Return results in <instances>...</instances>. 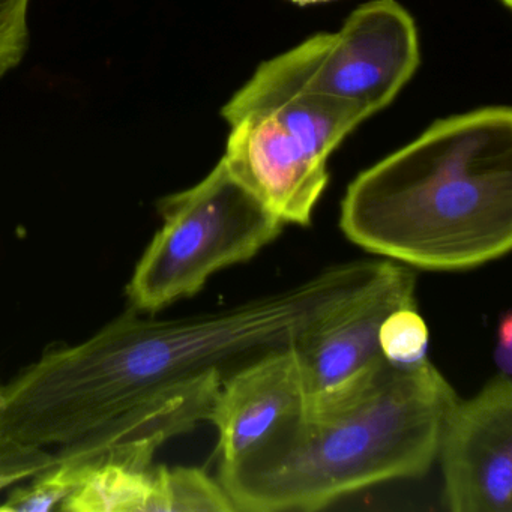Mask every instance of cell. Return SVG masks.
I'll return each instance as SVG.
<instances>
[{
  "mask_svg": "<svg viewBox=\"0 0 512 512\" xmlns=\"http://www.w3.org/2000/svg\"><path fill=\"white\" fill-rule=\"evenodd\" d=\"M292 332L280 296L215 313L160 320L133 307L73 346L55 347L0 389V427L56 449L206 371L286 346Z\"/></svg>",
  "mask_w": 512,
  "mask_h": 512,
  "instance_id": "6da1fadb",
  "label": "cell"
},
{
  "mask_svg": "<svg viewBox=\"0 0 512 512\" xmlns=\"http://www.w3.org/2000/svg\"><path fill=\"white\" fill-rule=\"evenodd\" d=\"M458 395L430 359L383 361L340 395L304 404L217 481L241 512L319 511L371 485L425 475Z\"/></svg>",
  "mask_w": 512,
  "mask_h": 512,
  "instance_id": "7a4b0ae2",
  "label": "cell"
},
{
  "mask_svg": "<svg viewBox=\"0 0 512 512\" xmlns=\"http://www.w3.org/2000/svg\"><path fill=\"white\" fill-rule=\"evenodd\" d=\"M349 241L391 262L464 271L512 248V110L436 121L359 173L341 200Z\"/></svg>",
  "mask_w": 512,
  "mask_h": 512,
  "instance_id": "3957f363",
  "label": "cell"
},
{
  "mask_svg": "<svg viewBox=\"0 0 512 512\" xmlns=\"http://www.w3.org/2000/svg\"><path fill=\"white\" fill-rule=\"evenodd\" d=\"M158 212L163 226L127 286L130 307L149 316L193 298L221 269L253 259L286 226L223 158L199 184L163 197Z\"/></svg>",
  "mask_w": 512,
  "mask_h": 512,
  "instance_id": "277c9868",
  "label": "cell"
},
{
  "mask_svg": "<svg viewBox=\"0 0 512 512\" xmlns=\"http://www.w3.org/2000/svg\"><path fill=\"white\" fill-rule=\"evenodd\" d=\"M419 65L418 29L395 0H373L353 11L334 34H317L263 62L223 107L226 121L296 95L326 98L364 110L385 109Z\"/></svg>",
  "mask_w": 512,
  "mask_h": 512,
  "instance_id": "5b68a950",
  "label": "cell"
},
{
  "mask_svg": "<svg viewBox=\"0 0 512 512\" xmlns=\"http://www.w3.org/2000/svg\"><path fill=\"white\" fill-rule=\"evenodd\" d=\"M367 118L359 107L311 95L260 104L227 121L223 160L284 224L310 226L328 158Z\"/></svg>",
  "mask_w": 512,
  "mask_h": 512,
  "instance_id": "8992f818",
  "label": "cell"
},
{
  "mask_svg": "<svg viewBox=\"0 0 512 512\" xmlns=\"http://www.w3.org/2000/svg\"><path fill=\"white\" fill-rule=\"evenodd\" d=\"M452 512H512V380L497 374L449 409L437 457Z\"/></svg>",
  "mask_w": 512,
  "mask_h": 512,
  "instance_id": "52a82bcc",
  "label": "cell"
},
{
  "mask_svg": "<svg viewBox=\"0 0 512 512\" xmlns=\"http://www.w3.org/2000/svg\"><path fill=\"white\" fill-rule=\"evenodd\" d=\"M404 307H416L415 271L385 260L353 301L295 344L307 388L305 403L338 394L385 361L380 326Z\"/></svg>",
  "mask_w": 512,
  "mask_h": 512,
  "instance_id": "ba28073f",
  "label": "cell"
},
{
  "mask_svg": "<svg viewBox=\"0 0 512 512\" xmlns=\"http://www.w3.org/2000/svg\"><path fill=\"white\" fill-rule=\"evenodd\" d=\"M223 379L221 371H206L149 403L109 419L56 448L52 469L74 493L86 475L98 467L151 466L155 452L164 443L208 421Z\"/></svg>",
  "mask_w": 512,
  "mask_h": 512,
  "instance_id": "9c48e42d",
  "label": "cell"
},
{
  "mask_svg": "<svg viewBox=\"0 0 512 512\" xmlns=\"http://www.w3.org/2000/svg\"><path fill=\"white\" fill-rule=\"evenodd\" d=\"M305 398L295 346L271 350L224 376L208 416L218 430L220 464L238 460L278 424L301 412Z\"/></svg>",
  "mask_w": 512,
  "mask_h": 512,
  "instance_id": "30bf717a",
  "label": "cell"
},
{
  "mask_svg": "<svg viewBox=\"0 0 512 512\" xmlns=\"http://www.w3.org/2000/svg\"><path fill=\"white\" fill-rule=\"evenodd\" d=\"M217 479L199 467H130L92 470L62 503L65 512H233Z\"/></svg>",
  "mask_w": 512,
  "mask_h": 512,
  "instance_id": "8fae6325",
  "label": "cell"
},
{
  "mask_svg": "<svg viewBox=\"0 0 512 512\" xmlns=\"http://www.w3.org/2000/svg\"><path fill=\"white\" fill-rule=\"evenodd\" d=\"M427 323L416 307L398 308L392 311L379 331V346L383 358L398 367H410L427 358Z\"/></svg>",
  "mask_w": 512,
  "mask_h": 512,
  "instance_id": "7c38bea8",
  "label": "cell"
},
{
  "mask_svg": "<svg viewBox=\"0 0 512 512\" xmlns=\"http://www.w3.org/2000/svg\"><path fill=\"white\" fill-rule=\"evenodd\" d=\"M32 0H0V80L25 61L31 46Z\"/></svg>",
  "mask_w": 512,
  "mask_h": 512,
  "instance_id": "4fadbf2b",
  "label": "cell"
},
{
  "mask_svg": "<svg viewBox=\"0 0 512 512\" xmlns=\"http://www.w3.org/2000/svg\"><path fill=\"white\" fill-rule=\"evenodd\" d=\"M53 463V451L20 442L0 427V491L29 481Z\"/></svg>",
  "mask_w": 512,
  "mask_h": 512,
  "instance_id": "5bb4252c",
  "label": "cell"
},
{
  "mask_svg": "<svg viewBox=\"0 0 512 512\" xmlns=\"http://www.w3.org/2000/svg\"><path fill=\"white\" fill-rule=\"evenodd\" d=\"M496 362L499 365L500 373L511 376L512 319L509 313L500 322L499 335H497Z\"/></svg>",
  "mask_w": 512,
  "mask_h": 512,
  "instance_id": "9a60e30c",
  "label": "cell"
},
{
  "mask_svg": "<svg viewBox=\"0 0 512 512\" xmlns=\"http://www.w3.org/2000/svg\"><path fill=\"white\" fill-rule=\"evenodd\" d=\"M289 2L304 7V5L325 4V2H331V0H289Z\"/></svg>",
  "mask_w": 512,
  "mask_h": 512,
  "instance_id": "2e32d148",
  "label": "cell"
},
{
  "mask_svg": "<svg viewBox=\"0 0 512 512\" xmlns=\"http://www.w3.org/2000/svg\"><path fill=\"white\" fill-rule=\"evenodd\" d=\"M503 5H505L506 8H511L512 0H500Z\"/></svg>",
  "mask_w": 512,
  "mask_h": 512,
  "instance_id": "e0dca14e",
  "label": "cell"
},
{
  "mask_svg": "<svg viewBox=\"0 0 512 512\" xmlns=\"http://www.w3.org/2000/svg\"><path fill=\"white\" fill-rule=\"evenodd\" d=\"M0 389H2V383H0Z\"/></svg>",
  "mask_w": 512,
  "mask_h": 512,
  "instance_id": "ac0fdd59",
  "label": "cell"
}]
</instances>
